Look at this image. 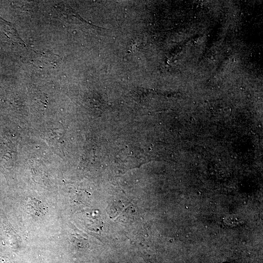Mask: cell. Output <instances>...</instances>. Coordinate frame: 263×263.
<instances>
[{
  "label": "cell",
  "mask_w": 263,
  "mask_h": 263,
  "mask_svg": "<svg viewBox=\"0 0 263 263\" xmlns=\"http://www.w3.org/2000/svg\"><path fill=\"white\" fill-rule=\"evenodd\" d=\"M27 209L30 212L36 214L37 216H41L44 215L45 212V209L43 204L38 200L30 199L29 201L26 202Z\"/></svg>",
  "instance_id": "obj_1"
}]
</instances>
